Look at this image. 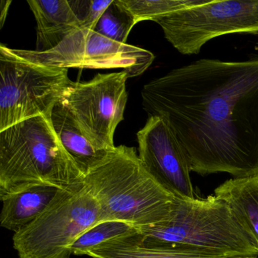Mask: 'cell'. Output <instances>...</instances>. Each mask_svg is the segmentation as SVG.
Instances as JSON below:
<instances>
[{
  "mask_svg": "<svg viewBox=\"0 0 258 258\" xmlns=\"http://www.w3.org/2000/svg\"><path fill=\"white\" fill-rule=\"evenodd\" d=\"M26 61L58 69H123L128 78L140 76L152 64L150 51L109 40L96 31L78 29L51 50L11 49Z\"/></svg>",
  "mask_w": 258,
  "mask_h": 258,
  "instance_id": "9",
  "label": "cell"
},
{
  "mask_svg": "<svg viewBox=\"0 0 258 258\" xmlns=\"http://www.w3.org/2000/svg\"><path fill=\"white\" fill-rule=\"evenodd\" d=\"M141 95L149 116L174 133L191 172L258 175V53L198 60L148 83Z\"/></svg>",
  "mask_w": 258,
  "mask_h": 258,
  "instance_id": "1",
  "label": "cell"
},
{
  "mask_svg": "<svg viewBox=\"0 0 258 258\" xmlns=\"http://www.w3.org/2000/svg\"><path fill=\"white\" fill-rule=\"evenodd\" d=\"M214 195L230 206L258 242V175L226 181Z\"/></svg>",
  "mask_w": 258,
  "mask_h": 258,
  "instance_id": "15",
  "label": "cell"
},
{
  "mask_svg": "<svg viewBox=\"0 0 258 258\" xmlns=\"http://www.w3.org/2000/svg\"><path fill=\"white\" fill-rule=\"evenodd\" d=\"M145 242L158 247L233 256H258V242L221 198H176L172 217L138 228Z\"/></svg>",
  "mask_w": 258,
  "mask_h": 258,
  "instance_id": "4",
  "label": "cell"
},
{
  "mask_svg": "<svg viewBox=\"0 0 258 258\" xmlns=\"http://www.w3.org/2000/svg\"><path fill=\"white\" fill-rule=\"evenodd\" d=\"M136 25L135 19L122 5L120 0H113L98 22L94 31L109 40L126 44L128 36Z\"/></svg>",
  "mask_w": 258,
  "mask_h": 258,
  "instance_id": "17",
  "label": "cell"
},
{
  "mask_svg": "<svg viewBox=\"0 0 258 258\" xmlns=\"http://www.w3.org/2000/svg\"><path fill=\"white\" fill-rule=\"evenodd\" d=\"M208 0H120L122 5L131 13L136 23L153 21L161 16L202 5Z\"/></svg>",
  "mask_w": 258,
  "mask_h": 258,
  "instance_id": "16",
  "label": "cell"
},
{
  "mask_svg": "<svg viewBox=\"0 0 258 258\" xmlns=\"http://www.w3.org/2000/svg\"><path fill=\"white\" fill-rule=\"evenodd\" d=\"M137 137L139 157L149 173L175 197L195 199L188 160L167 122L149 116Z\"/></svg>",
  "mask_w": 258,
  "mask_h": 258,
  "instance_id": "10",
  "label": "cell"
},
{
  "mask_svg": "<svg viewBox=\"0 0 258 258\" xmlns=\"http://www.w3.org/2000/svg\"><path fill=\"white\" fill-rule=\"evenodd\" d=\"M84 174L63 147L50 116H38L0 131V198L36 185L67 190Z\"/></svg>",
  "mask_w": 258,
  "mask_h": 258,
  "instance_id": "3",
  "label": "cell"
},
{
  "mask_svg": "<svg viewBox=\"0 0 258 258\" xmlns=\"http://www.w3.org/2000/svg\"><path fill=\"white\" fill-rule=\"evenodd\" d=\"M0 131L23 120L50 116L70 85L69 69L26 61L0 46Z\"/></svg>",
  "mask_w": 258,
  "mask_h": 258,
  "instance_id": "6",
  "label": "cell"
},
{
  "mask_svg": "<svg viewBox=\"0 0 258 258\" xmlns=\"http://www.w3.org/2000/svg\"><path fill=\"white\" fill-rule=\"evenodd\" d=\"M229 258H258L257 256H235Z\"/></svg>",
  "mask_w": 258,
  "mask_h": 258,
  "instance_id": "21",
  "label": "cell"
},
{
  "mask_svg": "<svg viewBox=\"0 0 258 258\" xmlns=\"http://www.w3.org/2000/svg\"><path fill=\"white\" fill-rule=\"evenodd\" d=\"M69 2L81 23V29L94 31L113 0H69Z\"/></svg>",
  "mask_w": 258,
  "mask_h": 258,
  "instance_id": "19",
  "label": "cell"
},
{
  "mask_svg": "<svg viewBox=\"0 0 258 258\" xmlns=\"http://www.w3.org/2000/svg\"><path fill=\"white\" fill-rule=\"evenodd\" d=\"M182 55L199 54L208 41L230 34L258 35V0H208L155 19Z\"/></svg>",
  "mask_w": 258,
  "mask_h": 258,
  "instance_id": "7",
  "label": "cell"
},
{
  "mask_svg": "<svg viewBox=\"0 0 258 258\" xmlns=\"http://www.w3.org/2000/svg\"><path fill=\"white\" fill-rule=\"evenodd\" d=\"M50 119L54 131L63 147L84 174L103 159L109 152L110 150H99L93 146L59 102L54 107Z\"/></svg>",
  "mask_w": 258,
  "mask_h": 258,
  "instance_id": "14",
  "label": "cell"
},
{
  "mask_svg": "<svg viewBox=\"0 0 258 258\" xmlns=\"http://www.w3.org/2000/svg\"><path fill=\"white\" fill-rule=\"evenodd\" d=\"M102 223L100 206L83 185L59 190L44 211L13 235L19 258H70L78 237Z\"/></svg>",
  "mask_w": 258,
  "mask_h": 258,
  "instance_id": "5",
  "label": "cell"
},
{
  "mask_svg": "<svg viewBox=\"0 0 258 258\" xmlns=\"http://www.w3.org/2000/svg\"><path fill=\"white\" fill-rule=\"evenodd\" d=\"M59 189L36 185L0 198V225L15 233L32 223L49 206Z\"/></svg>",
  "mask_w": 258,
  "mask_h": 258,
  "instance_id": "13",
  "label": "cell"
},
{
  "mask_svg": "<svg viewBox=\"0 0 258 258\" xmlns=\"http://www.w3.org/2000/svg\"><path fill=\"white\" fill-rule=\"evenodd\" d=\"M84 183L99 202L102 222L138 229L171 219L176 197L149 173L136 148L115 146L87 170Z\"/></svg>",
  "mask_w": 258,
  "mask_h": 258,
  "instance_id": "2",
  "label": "cell"
},
{
  "mask_svg": "<svg viewBox=\"0 0 258 258\" xmlns=\"http://www.w3.org/2000/svg\"><path fill=\"white\" fill-rule=\"evenodd\" d=\"M136 232L137 228L123 222H102L78 237L72 246V252L74 255H87L89 250L102 243Z\"/></svg>",
  "mask_w": 258,
  "mask_h": 258,
  "instance_id": "18",
  "label": "cell"
},
{
  "mask_svg": "<svg viewBox=\"0 0 258 258\" xmlns=\"http://www.w3.org/2000/svg\"><path fill=\"white\" fill-rule=\"evenodd\" d=\"M128 78L121 71L98 74L87 82L72 81L60 99L83 134L99 150L115 147L114 134L127 102Z\"/></svg>",
  "mask_w": 258,
  "mask_h": 258,
  "instance_id": "8",
  "label": "cell"
},
{
  "mask_svg": "<svg viewBox=\"0 0 258 258\" xmlns=\"http://www.w3.org/2000/svg\"><path fill=\"white\" fill-rule=\"evenodd\" d=\"M91 258H229L233 255L158 247L145 242L139 231L102 243L89 250Z\"/></svg>",
  "mask_w": 258,
  "mask_h": 258,
  "instance_id": "12",
  "label": "cell"
},
{
  "mask_svg": "<svg viewBox=\"0 0 258 258\" xmlns=\"http://www.w3.org/2000/svg\"><path fill=\"white\" fill-rule=\"evenodd\" d=\"M11 0H2L0 4V25L2 28L5 24L6 19H7V15H8L9 9L11 5Z\"/></svg>",
  "mask_w": 258,
  "mask_h": 258,
  "instance_id": "20",
  "label": "cell"
},
{
  "mask_svg": "<svg viewBox=\"0 0 258 258\" xmlns=\"http://www.w3.org/2000/svg\"><path fill=\"white\" fill-rule=\"evenodd\" d=\"M28 4L37 22V52L54 49L72 33L81 29L69 0H28Z\"/></svg>",
  "mask_w": 258,
  "mask_h": 258,
  "instance_id": "11",
  "label": "cell"
}]
</instances>
